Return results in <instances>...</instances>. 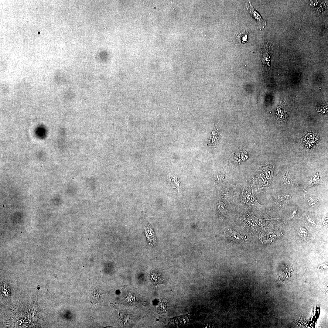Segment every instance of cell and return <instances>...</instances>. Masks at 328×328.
I'll list each match as a JSON object with an SVG mask.
<instances>
[{"label":"cell","instance_id":"7a4b0ae2","mask_svg":"<svg viewBox=\"0 0 328 328\" xmlns=\"http://www.w3.org/2000/svg\"><path fill=\"white\" fill-rule=\"evenodd\" d=\"M236 40L241 43H244L248 42V32L245 31L238 32L236 33Z\"/></svg>","mask_w":328,"mask_h":328},{"label":"cell","instance_id":"6da1fadb","mask_svg":"<svg viewBox=\"0 0 328 328\" xmlns=\"http://www.w3.org/2000/svg\"><path fill=\"white\" fill-rule=\"evenodd\" d=\"M247 9L252 17L260 25L262 26V28L264 27L266 25L265 22L264 20L257 12L255 10L250 2L248 6Z\"/></svg>","mask_w":328,"mask_h":328},{"label":"cell","instance_id":"3957f363","mask_svg":"<svg viewBox=\"0 0 328 328\" xmlns=\"http://www.w3.org/2000/svg\"><path fill=\"white\" fill-rule=\"evenodd\" d=\"M151 279L153 282L156 285L162 284L164 280L161 274L157 272H153L151 275Z\"/></svg>","mask_w":328,"mask_h":328},{"label":"cell","instance_id":"277c9868","mask_svg":"<svg viewBox=\"0 0 328 328\" xmlns=\"http://www.w3.org/2000/svg\"><path fill=\"white\" fill-rule=\"evenodd\" d=\"M160 302L158 304V309H160L161 311H162L163 312L165 311L166 308V303L163 301L162 302Z\"/></svg>","mask_w":328,"mask_h":328}]
</instances>
